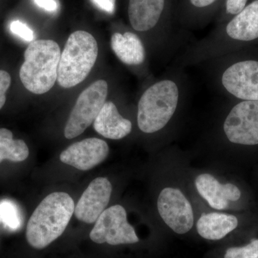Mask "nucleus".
Here are the masks:
<instances>
[{"label":"nucleus","instance_id":"7ed1b4c3","mask_svg":"<svg viewBox=\"0 0 258 258\" xmlns=\"http://www.w3.org/2000/svg\"><path fill=\"white\" fill-rule=\"evenodd\" d=\"M98 43L89 32L79 30L70 35L61 53L57 81L62 88H70L87 78L98 57Z\"/></svg>","mask_w":258,"mask_h":258},{"label":"nucleus","instance_id":"ddd939ff","mask_svg":"<svg viewBox=\"0 0 258 258\" xmlns=\"http://www.w3.org/2000/svg\"><path fill=\"white\" fill-rule=\"evenodd\" d=\"M93 127L105 138L118 140L132 132V123L120 115L113 102L106 101L93 122Z\"/></svg>","mask_w":258,"mask_h":258},{"label":"nucleus","instance_id":"1a4fd4ad","mask_svg":"<svg viewBox=\"0 0 258 258\" xmlns=\"http://www.w3.org/2000/svg\"><path fill=\"white\" fill-rule=\"evenodd\" d=\"M224 87L231 94L244 101H258V62H237L222 75Z\"/></svg>","mask_w":258,"mask_h":258},{"label":"nucleus","instance_id":"aec40b11","mask_svg":"<svg viewBox=\"0 0 258 258\" xmlns=\"http://www.w3.org/2000/svg\"><path fill=\"white\" fill-rule=\"evenodd\" d=\"M225 258H258V239L252 240L243 247L227 249Z\"/></svg>","mask_w":258,"mask_h":258},{"label":"nucleus","instance_id":"9b49d317","mask_svg":"<svg viewBox=\"0 0 258 258\" xmlns=\"http://www.w3.org/2000/svg\"><path fill=\"white\" fill-rule=\"evenodd\" d=\"M109 147L105 141L88 138L73 144L61 153L60 161L81 171H87L103 162Z\"/></svg>","mask_w":258,"mask_h":258},{"label":"nucleus","instance_id":"20e7f679","mask_svg":"<svg viewBox=\"0 0 258 258\" xmlns=\"http://www.w3.org/2000/svg\"><path fill=\"white\" fill-rule=\"evenodd\" d=\"M179 89L174 81L164 80L148 88L139 102L137 122L146 134L164 128L175 113Z\"/></svg>","mask_w":258,"mask_h":258},{"label":"nucleus","instance_id":"2eb2a0df","mask_svg":"<svg viewBox=\"0 0 258 258\" xmlns=\"http://www.w3.org/2000/svg\"><path fill=\"white\" fill-rule=\"evenodd\" d=\"M227 35L241 41L258 38V0H255L236 15L227 25Z\"/></svg>","mask_w":258,"mask_h":258},{"label":"nucleus","instance_id":"412c9836","mask_svg":"<svg viewBox=\"0 0 258 258\" xmlns=\"http://www.w3.org/2000/svg\"><path fill=\"white\" fill-rule=\"evenodd\" d=\"M10 29L13 34L18 35L25 41L32 42L35 40V33L32 29L29 28L26 24L19 20H15L10 24Z\"/></svg>","mask_w":258,"mask_h":258},{"label":"nucleus","instance_id":"0eeeda50","mask_svg":"<svg viewBox=\"0 0 258 258\" xmlns=\"http://www.w3.org/2000/svg\"><path fill=\"white\" fill-rule=\"evenodd\" d=\"M224 131L232 143L258 144V101H244L236 105L226 118Z\"/></svg>","mask_w":258,"mask_h":258},{"label":"nucleus","instance_id":"a211bd4d","mask_svg":"<svg viewBox=\"0 0 258 258\" xmlns=\"http://www.w3.org/2000/svg\"><path fill=\"white\" fill-rule=\"evenodd\" d=\"M28 156V147L23 140H15L11 131L0 128V163L5 159L13 162H21Z\"/></svg>","mask_w":258,"mask_h":258},{"label":"nucleus","instance_id":"f03ea898","mask_svg":"<svg viewBox=\"0 0 258 258\" xmlns=\"http://www.w3.org/2000/svg\"><path fill=\"white\" fill-rule=\"evenodd\" d=\"M60 55V47L53 40L30 42L20 70V81L25 88L35 94L48 92L57 81Z\"/></svg>","mask_w":258,"mask_h":258},{"label":"nucleus","instance_id":"f8f14e48","mask_svg":"<svg viewBox=\"0 0 258 258\" xmlns=\"http://www.w3.org/2000/svg\"><path fill=\"white\" fill-rule=\"evenodd\" d=\"M195 185L200 195L211 208L216 210H225L228 207L229 202L237 201L241 197L240 189L235 185L220 184L210 174L199 175Z\"/></svg>","mask_w":258,"mask_h":258},{"label":"nucleus","instance_id":"f257e3e1","mask_svg":"<svg viewBox=\"0 0 258 258\" xmlns=\"http://www.w3.org/2000/svg\"><path fill=\"white\" fill-rule=\"evenodd\" d=\"M74 211V201L69 194L47 195L29 220L26 230L28 243L37 249L47 247L63 233Z\"/></svg>","mask_w":258,"mask_h":258},{"label":"nucleus","instance_id":"5701e85b","mask_svg":"<svg viewBox=\"0 0 258 258\" xmlns=\"http://www.w3.org/2000/svg\"><path fill=\"white\" fill-rule=\"evenodd\" d=\"M247 0H227L226 10L231 15H237L245 7Z\"/></svg>","mask_w":258,"mask_h":258},{"label":"nucleus","instance_id":"4be33fe9","mask_svg":"<svg viewBox=\"0 0 258 258\" xmlns=\"http://www.w3.org/2000/svg\"><path fill=\"white\" fill-rule=\"evenodd\" d=\"M11 85V76L7 71L0 70V109L6 102L7 91Z\"/></svg>","mask_w":258,"mask_h":258},{"label":"nucleus","instance_id":"6e6552de","mask_svg":"<svg viewBox=\"0 0 258 258\" xmlns=\"http://www.w3.org/2000/svg\"><path fill=\"white\" fill-rule=\"evenodd\" d=\"M158 211L164 222L179 235L192 228L194 214L191 204L179 189L165 188L158 198Z\"/></svg>","mask_w":258,"mask_h":258},{"label":"nucleus","instance_id":"9d476101","mask_svg":"<svg viewBox=\"0 0 258 258\" xmlns=\"http://www.w3.org/2000/svg\"><path fill=\"white\" fill-rule=\"evenodd\" d=\"M112 192L111 182L104 177L93 179L75 207V215L87 224L96 222L109 203Z\"/></svg>","mask_w":258,"mask_h":258},{"label":"nucleus","instance_id":"dca6fc26","mask_svg":"<svg viewBox=\"0 0 258 258\" xmlns=\"http://www.w3.org/2000/svg\"><path fill=\"white\" fill-rule=\"evenodd\" d=\"M238 225L237 217L232 215L212 212L203 214L197 223L199 235L208 240H219L235 230Z\"/></svg>","mask_w":258,"mask_h":258},{"label":"nucleus","instance_id":"a878e982","mask_svg":"<svg viewBox=\"0 0 258 258\" xmlns=\"http://www.w3.org/2000/svg\"><path fill=\"white\" fill-rule=\"evenodd\" d=\"M216 0H190L191 4L197 8H205L215 3Z\"/></svg>","mask_w":258,"mask_h":258},{"label":"nucleus","instance_id":"6ab92c4d","mask_svg":"<svg viewBox=\"0 0 258 258\" xmlns=\"http://www.w3.org/2000/svg\"><path fill=\"white\" fill-rule=\"evenodd\" d=\"M0 220L13 230L20 227V213L14 203L9 200H3L0 203Z\"/></svg>","mask_w":258,"mask_h":258},{"label":"nucleus","instance_id":"4468645a","mask_svg":"<svg viewBox=\"0 0 258 258\" xmlns=\"http://www.w3.org/2000/svg\"><path fill=\"white\" fill-rule=\"evenodd\" d=\"M164 0H129L128 18L134 30L145 32L157 25L164 8Z\"/></svg>","mask_w":258,"mask_h":258},{"label":"nucleus","instance_id":"39448f33","mask_svg":"<svg viewBox=\"0 0 258 258\" xmlns=\"http://www.w3.org/2000/svg\"><path fill=\"white\" fill-rule=\"evenodd\" d=\"M108 83L104 80L95 81L81 93L64 127V137L76 138L94 122L108 96Z\"/></svg>","mask_w":258,"mask_h":258},{"label":"nucleus","instance_id":"393cba45","mask_svg":"<svg viewBox=\"0 0 258 258\" xmlns=\"http://www.w3.org/2000/svg\"><path fill=\"white\" fill-rule=\"evenodd\" d=\"M35 4L50 13H54L58 8V4L55 0H34Z\"/></svg>","mask_w":258,"mask_h":258},{"label":"nucleus","instance_id":"423d86ee","mask_svg":"<svg viewBox=\"0 0 258 258\" xmlns=\"http://www.w3.org/2000/svg\"><path fill=\"white\" fill-rule=\"evenodd\" d=\"M90 238L98 244L111 245L137 243L139 241L135 230L127 220L126 211L121 205L106 209L100 215Z\"/></svg>","mask_w":258,"mask_h":258},{"label":"nucleus","instance_id":"f3484780","mask_svg":"<svg viewBox=\"0 0 258 258\" xmlns=\"http://www.w3.org/2000/svg\"><path fill=\"white\" fill-rule=\"evenodd\" d=\"M111 48L122 62L128 66H138L145 59V50L140 38L133 32L116 33L112 35Z\"/></svg>","mask_w":258,"mask_h":258},{"label":"nucleus","instance_id":"b1692460","mask_svg":"<svg viewBox=\"0 0 258 258\" xmlns=\"http://www.w3.org/2000/svg\"><path fill=\"white\" fill-rule=\"evenodd\" d=\"M98 9L108 13L113 14L115 9V0H91Z\"/></svg>","mask_w":258,"mask_h":258}]
</instances>
